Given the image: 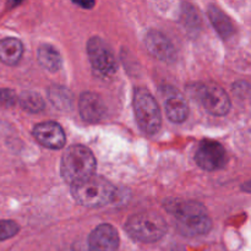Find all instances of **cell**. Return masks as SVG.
<instances>
[{"instance_id":"6","label":"cell","mask_w":251,"mask_h":251,"mask_svg":"<svg viewBox=\"0 0 251 251\" xmlns=\"http://www.w3.org/2000/svg\"><path fill=\"white\" fill-rule=\"evenodd\" d=\"M88 58L92 64L93 71L98 76L109 77L117 70L114 55L109 47L98 37H93L87 43Z\"/></svg>"},{"instance_id":"3","label":"cell","mask_w":251,"mask_h":251,"mask_svg":"<svg viewBox=\"0 0 251 251\" xmlns=\"http://www.w3.org/2000/svg\"><path fill=\"white\" fill-rule=\"evenodd\" d=\"M71 194L76 202L86 207H98L113 201L115 189L100 176H91L80 183L73 184Z\"/></svg>"},{"instance_id":"12","label":"cell","mask_w":251,"mask_h":251,"mask_svg":"<svg viewBox=\"0 0 251 251\" xmlns=\"http://www.w3.org/2000/svg\"><path fill=\"white\" fill-rule=\"evenodd\" d=\"M33 136L39 144L48 149H61L65 145V134L58 123L46 122L36 125Z\"/></svg>"},{"instance_id":"17","label":"cell","mask_w":251,"mask_h":251,"mask_svg":"<svg viewBox=\"0 0 251 251\" xmlns=\"http://www.w3.org/2000/svg\"><path fill=\"white\" fill-rule=\"evenodd\" d=\"M20 104L22 109L29 113H39L44 109V100L38 93L24 92L20 96Z\"/></svg>"},{"instance_id":"1","label":"cell","mask_w":251,"mask_h":251,"mask_svg":"<svg viewBox=\"0 0 251 251\" xmlns=\"http://www.w3.org/2000/svg\"><path fill=\"white\" fill-rule=\"evenodd\" d=\"M166 207L168 212L174 216L176 228L184 235L195 237L206 234L212 227L207 211L200 202L173 200L169 205H166Z\"/></svg>"},{"instance_id":"2","label":"cell","mask_w":251,"mask_h":251,"mask_svg":"<svg viewBox=\"0 0 251 251\" xmlns=\"http://www.w3.org/2000/svg\"><path fill=\"white\" fill-rule=\"evenodd\" d=\"M96 158L92 151L82 145L70 146L61 158V176L69 184H76L93 176Z\"/></svg>"},{"instance_id":"18","label":"cell","mask_w":251,"mask_h":251,"mask_svg":"<svg viewBox=\"0 0 251 251\" xmlns=\"http://www.w3.org/2000/svg\"><path fill=\"white\" fill-rule=\"evenodd\" d=\"M19 225L14 221H0V242L12 238L19 233Z\"/></svg>"},{"instance_id":"15","label":"cell","mask_w":251,"mask_h":251,"mask_svg":"<svg viewBox=\"0 0 251 251\" xmlns=\"http://www.w3.org/2000/svg\"><path fill=\"white\" fill-rule=\"evenodd\" d=\"M208 17L211 20V24L213 25L215 29L217 31V33L222 37L223 39H228L233 36L234 33V26H233V22L230 21L229 17L220 9V7L212 6L208 7Z\"/></svg>"},{"instance_id":"19","label":"cell","mask_w":251,"mask_h":251,"mask_svg":"<svg viewBox=\"0 0 251 251\" xmlns=\"http://www.w3.org/2000/svg\"><path fill=\"white\" fill-rule=\"evenodd\" d=\"M15 102H16V95L14 91L9 90V88L0 90V104L12 105Z\"/></svg>"},{"instance_id":"14","label":"cell","mask_w":251,"mask_h":251,"mask_svg":"<svg viewBox=\"0 0 251 251\" xmlns=\"http://www.w3.org/2000/svg\"><path fill=\"white\" fill-rule=\"evenodd\" d=\"M24 54V46L17 38L0 41V61L6 65H16Z\"/></svg>"},{"instance_id":"16","label":"cell","mask_w":251,"mask_h":251,"mask_svg":"<svg viewBox=\"0 0 251 251\" xmlns=\"http://www.w3.org/2000/svg\"><path fill=\"white\" fill-rule=\"evenodd\" d=\"M38 60L43 68L49 71H58L61 68V56L50 44H42L38 49Z\"/></svg>"},{"instance_id":"4","label":"cell","mask_w":251,"mask_h":251,"mask_svg":"<svg viewBox=\"0 0 251 251\" xmlns=\"http://www.w3.org/2000/svg\"><path fill=\"white\" fill-rule=\"evenodd\" d=\"M125 229L130 237L142 243H153L163 238L168 226L166 220L154 211L136 213L127 220Z\"/></svg>"},{"instance_id":"5","label":"cell","mask_w":251,"mask_h":251,"mask_svg":"<svg viewBox=\"0 0 251 251\" xmlns=\"http://www.w3.org/2000/svg\"><path fill=\"white\" fill-rule=\"evenodd\" d=\"M132 104H134L137 124L142 131L149 135L156 134L161 129L162 114L158 103L153 96L146 88H136L134 92Z\"/></svg>"},{"instance_id":"8","label":"cell","mask_w":251,"mask_h":251,"mask_svg":"<svg viewBox=\"0 0 251 251\" xmlns=\"http://www.w3.org/2000/svg\"><path fill=\"white\" fill-rule=\"evenodd\" d=\"M196 162L200 168L208 172L223 168L227 163V153L225 147L217 141L205 140L201 142L196 152Z\"/></svg>"},{"instance_id":"13","label":"cell","mask_w":251,"mask_h":251,"mask_svg":"<svg viewBox=\"0 0 251 251\" xmlns=\"http://www.w3.org/2000/svg\"><path fill=\"white\" fill-rule=\"evenodd\" d=\"M78 110L83 120L88 123H98L105 114V107L98 95L93 92H85L78 100Z\"/></svg>"},{"instance_id":"10","label":"cell","mask_w":251,"mask_h":251,"mask_svg":"<svg viewBox=\"0 0 251 251\" xmlns=\"http://www.w3.org/2000/svg\"><path fill=\"white\" fill-rule=\"evenodd\" d=\"M90 251H117L119 248V235L110 225H100L88 238Z\"/></svg>"},{"instance_id":"9","label":"cell","mask_w":251,"mask_h":251,"mask_svg":"<svg viewBox=\"0 0 251 251\" xmlns=\"http://www.w3.org/2000/svg\"><path fill=\"white\" fill-rule=\"evenodd\" d=\"M162 95L164 96V110L168 119L178 124L185 122L189 115V105L184 96L174 87H166Z\"/></svg>"},{"instance_id":"7","label":"cell","mask_w":251,"mask_h":251,"mask_svg":"<svg viewBox=\"0 0 251 251\" xmlns=\"http://www.w3.org/2000/svg\"><path fill=\"white\" fill-rule=\"evenodd\" d=\"M195 96L208 113L213 115H226L230 109V100L223 88L217 85H202L195 90Z\"/></svg>"},{"instance_id":"11","label":"cell","mask_w":251,"mask_h":251,"mask_svg":"<svg viewBox=\"0 0 251 251\" xmlns=\"http://www.w3.org/2000/svg\"><path fill=\"white\" fill-rule=\"evenodd\" d=\"M147 50L154 58L166 63H173L176 58V51L173 43L158 31H151L145 39Z\"/></svg>"}]
</instances>
